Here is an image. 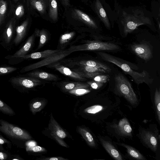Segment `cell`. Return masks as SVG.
Instances as JSON below:
<instances>
[{"label": "cell", "mask_w": 160, "mask_h": 160, "mask_svg": "<svg viewBox=\"0 0 160 160\" xmlns=\"http://www.w3.org/2000/svg\"><path fill=\"white\" fill-rule=\"evenodd\" d=\"M131 48L137 56L145 61H148L152 57L151 48L146 43L135 44L132 45Z\"/></svg>", "instance_id": "obj_15"}, {"label": "cell", "mask_w": 160, "mask_h": 160, "mask_svg": "<svg viewBox=\"0 0 160 160\" xmlns=\"http://www.w3.org/2000/svg\"><path fill=\"white\" fill-rule=\"evenodd\" d=\"M87 84L92 89H98L101 88L103 85L104 83L94 81H92L88 82Z\"/></svg>", "instance_id": "obj_38"}, {"label": "cell", "mask_w": 160, "mask_h": 160, "mask_svg": "<svg viewBox=\"0 0 160 160\" xmlns=\"http://www.w3.org/2000/svg\"><path fill=\"white\" fill-rule=\"evenodd\" d=\"M1 0H0V1H1Z\"/></svg>", "instance_id": "obj_44"}, {"label": "cell", "mask_w": 160, "mask_h": 160, "mask_svg": "<svg viewBox=\"0 0 160 160\" xmlns=\"http://www.w3.org/2000/svg\"><path fill=\"white\" fill-rule=\"evenodd\" d=\"M99 55L103 60L112 63L121 68L126 73L130 75L138 85L145 83L149 84L153 82L148 72L143 70L141 72L134 71L132 66L123 60L103 52H99Z\"/></svg>", "instance_id": "obj_2"}, {"label": "cell", "mask_w": 160, "mask_h": 160, "mask_svg": "<svg viewBox=\"0 0 160 160\" xmlns=\"http://www.w3.org/2000/svg\"><path fill=\"white\" fill-rule=\"evenodd\" d=\"M16 20L12 18L6 25L0 38V44L9 50L12 47L15 32Z\"/></svg>", "instance_id": "obj_9"}, {"label": "cell", "mask_w": 160, "mask_h": 160, "mask_svg": "<svg viewBox=\"0 0 160 160\" xmlns=\"http://www.w3.org/2000/svg\"><path fill=\"white\" fill-rule=\"evenodd\" d=\"M89 86L88 84L77 82H71L67 83L63 86L64 90L68 91L78 88H88Z\"/></svg>", "instance_id": "obj_26"}, {"label": "cell", "mask_w": 160, "mask_h": 160, "mask_svg": "<svg viewBox=\"0 0 160 160\" xmlns=\"http://www.w3.org/2000/svg\"><path fill=\"white\" fill-rule=\"evenodd\" d=\"M44 105V103L43 102L38 101L35 102L30 106L31 111L33 113H35L41 110Z\"/></svg>", "instance_id": "obj_32"}, {"label": "cell", "mask_w": 160, "mask_h": 160, "mask_svg": "<svg viewBox=\"0 0 160 160\" xmlns=\"http://www.w3.org/2000/svg\"><path fill=\"white\" fill-rule=\"evenodd\" d=\"M48 128L51 131V135L61 145L66 147H68L62 140L67 136V134L53 118L51 113Z\"/></svg>", "instance_id": "obj_11"}, {"label": "cell", "mask_w": 160, "mask_h": 160, "mask_svg": "<svg viewBox=\"0 0 160 160\" xmlns=\"http://www.w3.org/2000/svg\"><path fill=\"white\" fill-rule=\"evenodd\" d=\"M72 53L71 52L68 50H60L40 61L23 67L20 71V72L21 73H24L42 66L53 63L62 59Z\"/></svg>", "instance_id": "obj_6"}, {"label": "cell", "mask_w": 160, "mask_h": 160, "mask_svg": "<svg viewBox=\"0 0 160 160\" xmlns=\"http://www.w3.org/2000/svg\"><path fill=\"white\" fill-rule=\"evenodd\" d=\"M48 15L53 21H57L58 19V12L56 0H48Z\"/></svg>", "instance_id": "obj_23"}, {"label": "cell", "mask_w": 160, "mask_h": 160, "mask_svg": "<svg viewBox=\"0 0 160 160\" xmlns=\"http://www.w3.org/2000/svg\"><path fill=\"white\" fill-rule=\"evenodd\" d=\"M35 35V33H34L30 36L24 44L12 56L13 57H20L27 54L32 46Z\"/></svg>", "instance_id": "obj_19"}, {"label": "cell", "mask_w": 160, "mask_h": 160, "mask_svg": "<svg viewBox=\"0 0 160 160\" xmlns=\"http://www.w3.org/2000/svg\"><path fill=\"white\" fill-rule=\"evenodd\" d=\"M10 12L16 20L21 18L24 15L25 9L23 5L20 3L14 5L11 3Z\"/></svg>", "instance_id": "obj_22"}, {"label": "cell", "mask_w": 160, "mask_h": 160, "mask_svg": "<svg viewBox=\"0 0 160 160\" xmlns=\"http://www.w3.org/2000/svg\"><path fill=\"white\" fill-rule=\"evenodd\" d=\"M115 89L130 105L137 106L139 103L137 97L129 81L123 75L119 74L115 77Z\"/></svg>", "instance_id": "obj_3"}, {"label": "cell", "mask_w": 160, "mask_h": 160, "mask_svg": "<svg viewBox=\"0 0 160 160\" xmlns=\"http://www.w3.org/2000/svg\"><path fill=\"white\" fill-rule=\"evenodd\" d=\"M91 7L105 27L107 29L110 30L111 28V22L101 0H94L92 4Z\"/></svg>", "instance_id": "obj_13"}, {"label": "cell", "mask_w": 160, "mask_h": 160, "mask_svg": "<svg viewBox=\"0 0 160 160\" xmlns=\"http://www.w3.org/2000/svg\"><path fill=\"white\" fill-rule=\"evenodd\" d=\"M78 131L90 146L92 148L96 147L97 145L95 139L92 135L87 129L79 127Z\"/></svg>", "instance_id": "obj_24"}, {"label": "cell", "mask_w": 160, "mask_h": 160, "mask_svg": "<svg viewBox=\"0 0 160 160\" xmlns=\"http://www.w3.org/2000/svg\"><path fill=\"white\" fill-rule=\"evenodd\" d=\"M9 141L0 135V144L8 143Z\"/></svg>", "instance_id": "obj_41"}, {"label": "cell", "mask_w": 160, "mask_h": 160, "mask_svg": "<svg viewBox=\"0 0 160 160\" xmlns=\"http://www.w3.org/2000/svg\"><path fill=\"white\" fill-rule=\"evenodd\" d=\"M154 108L159 122L160 121V91L156 88L154 95Z\"/></svg>", "instance_id": "obj_27"}, {"label": "cell", "mask_w": 160, "mask_h": 160, "mask_svg": "<svg viewBox=\"0 0 160 160\" xmlns=\"http://www.w3.org/2000/svg\"><path fill=\"white\" fill-rule=\"evenodd\" d=\"M111 127L115 130L116 134L119 136L125 138L132 137V129L126 118L120 120L118 124L112 125Z\"/></svg>", "instance_id": "obj_14"}, {"label": "cell", "mask_w": 160, "mask_h": 160, "mask_svg": "<svg viewBox=\"0 0 160 160\" xmlns=\"http://www.w3.org/2000/svg\"><path fill=\"white\" fill-rule=\"evenodd\" d=\"M24 75L39 79H42L47 81H55L58 79V78L53 74L39 71L31 72Z\"/></svg>", "instance_id": "obj_20"}, {"label": "cell", "mask_w": 160, "mask_h": 160, "mask_svg": "<svg viewBox=\"0 0 160 160\" xmlns=\"http://www.w3.org/2000/svg\"><path fill=\"white\" fill-rule=\"evenodd\" d=\"M82 72H100L105 73L106 71L104 69L97 67L81 65Z\"/></svg>", "instance_id": "obj_30"}, {"label": "cell", "mask_w": 160, "mask_h": 160, "mask_svg": "<svg viewBox=\"0 0 160 160\" xmlns=\"http://www.w3.org/2000/svg\"><path fill=\"white\" fill-rule=\"evenodd\" d=\"M74 32H71L62 35L60 37L59 42L61 44H64L69 42L75 35Z\"/></svg>", "instance_id": "obj_36"}, {"label": "cell", "mask_w": 160, "mask_h": 160, "mask_svg": "<svg viewBox=\"0 0 160 160\" xmlns=\"http://www.w3.org/2000/svg\"><path fill=\"white\" fill-rule=\"evenodd\" d=\"M90 78L93 81L104 83L109 80V76L108 75H102V73H98L92 76Z\"/></svg>", "instance_id": "obj_33"}, {"label": "cell", "mask_w": 160, "mask_h": 160, "mask_svg": "<svg viewBox=\"0 0 160 160\" xmlns=\"http://www.w3.org/2000/svg\"><path fill=\"white\" fill-rule=\"evenodd\" d=\"M41 160H67V159L64 158L62 157H53L47 158H45L41 159Z\"/></svg>", "instance_id": "obj_39"}, {"label": "cell", "mask_w": 160, "mask_h": 160, "mask_svg": "<svg viewBox=\"0 0 160 160\" xmlns=\"http://www.w3.org/2000/svg\"><path fill=\"white\" fill-rule=\"evenodd\" d=\"M0 130L7 135L16 139L27 140L32 138L30 135L25 130L1 119Z\"/></svg>", "instance_id": "obj_7"}, {"label": "cell", "mask_w": 160, "mask_h": 160, "mask_svg": "<svg viewBox=\"0 0 160 160\" xmlns=\"http://www.w3.org/2000/svg\"><path fill=\"white\" fill-rule=\"evenodd\" d=\"M99 139L102 147L112 158L116 160L123 159L120 152L111 142L102 137H100Z\"/></svg>", "instance_id": "obj_16"}, {"label": "cell", "mask_w": 160, "mask_h": 160, "mask_svg": "<svg viewBox=\"0 0 160 160\" xmlns=\"http://www.w3.org/2000/svg\"><path fill=\"white\" fill-rule=\"evenodd\" d=\"M119 48L118 45L111 42L92 41L82 45L71 46L68 50L72 52L85 50L113 51Z\"/></svg>", "instance_id": "obj_4"}, {"label": "cell", "mask_w": 160, "mask_h": 160, "mask_svg": "<svg viewBox=\"0 0 160 160\" xmlns=\"http://www.w3.org/2000/svg\"><path fill=\"white\" fill-rule=\"evenodd\" d=\"M12 86L20 92L35 87L41 84L39 79L24 75L12 77L8 80Z\"/></svg>", "instance_id": "obj_5"}, {"label": "cell", "mask_w": 160, "mask_h": 160, "mask_svg": "<svg viewBox=\"0 0 160 160\" xmlns=\"http://www.w3.org/2000/svg\"><path fill=\"white\" fill-rule=\"evenodd\" d=\"M115 6V21L125 35L132 32L141 25L155 28L152 13L145 8L136 6L121 8L117 4Z\"/></svg>", "instance_id": "obj_1"}, {"label": "cell", "mask_w": 160, "mask_h": 160, "mask_svg": "<svg viewBox=\"0 0 160 160\" xmlns=\"http://www.w3.org/2000/svg\"><path fill=\"white\" fill-rule=\"evenodd\" d=\"M26 149L27 151H32L34 152H41L46 151L45 148L38 146L33 147L28 146Z\"/></svg>", "instance_id": "obj_37"}, {"label": "cell", "mask_w": 160, "mask_h": 160, "mask_svg": "<svg viewBox=\"0 0 160 160\" xmlns=\"http://www.w3.org/2000/svg\"><path fill=\"white\" fill-rule=\"evenodd\" d=\"M0 111L4 114L9 116H12L15 114L13 110L1 99H0Z\"/></svg>", "instance_id": "obj_31"}, {"label": "cell", "mask_w": 160, "mask_h": 160, "mask_svg": "<svg viewBox=\"0 0 160 160\" xmlns=\"http://www.w3.org/2000/svg\"><path fill=\"white\" fill-rule=\"evenodd\" d=\"M18 69V68L10 66L0 67V75L9 74Z\"/></svg>", "instance_id": "obj_35"}, {"label": "cell", "mask_w": 160, "mask_h": 160, "mask_svg": "<svg viewBox=\"0 0 160 160\" xmlns=\"http://www.w3.org/2000/svg\"><path fill=\"white\" fill-rule=\"evenodd\" d=\"M29 20L28 18H27L20 25L16 27V35L13 41V44H14L15 46L19 45L24 38L28 29Z\"/></svg>", "instance_id": "obj_18"}, {"label": "cell", "mask_w": 160, "mask_h": 160, "mask_svg": "<svg viewBox=\"0 0 160 160\" xmlns=\"http://www.w3.org/2000/svg\"><path fill=\"white\" fill-rule=\"evenodd\" d=\"M90 89L85 88H78L68 91L71 94L77 96H80L86 94L90 92Z\"/></svg>", "instance_id": "obj_34"}, {"label": "cell", "mask_w": 160, "mask_h": 160, "mask_svg": "<svg viewBox=\"0 0 160 160\" xmlns=\"http://www.w3.org/2000/svg\"><path fill=\"white\" fill-rule=\"evenodd\" d=\"M8 158V155L5 153L0 152V160H5Z\"/></svg>", "instance_id": "obj_40"}, {"label": "cell", "mask_w": 160, "mask_h": 160, "mask_svg": "<svg viewBox=\"0 0 160 160\" xmlns=\"http://www.w3.org/2000/svg\"><path fill=\"white\" fill-rule=\"evenodd\" d=\"M35 33L36 35L38 34L40 37V40L38 49H39L42 47L46 42L47 38L46 32L44 30L40 31L36 30Z\"/></svg>", "instance_id": "obj_29"}, {"label": "cell", "mask_w": 160, "mask_h": 160, "mask_svg": "<svg viewBox=\"0 0 160 160\" xmlns=\"http://www.w3.org/2000/svg\"><path fill=\"white\" fill-rule=\"evenodd\" d=\"M52 67L62 74L74 79L81 81H84L86 80V78H85L80 72L72 71L69 68L58 63H54Z\"/></svg>", "instance_id": "obj_17"}, {"label": "cell", "mask_w": 160, "mask_h": 160, "mask_svg": "<svg viewBox=\"0 0 160 160\" xmlns=\"http://www.w3.org/2000/svg\"><path fill=\"white\" fill-rule=\"evenodd\" d=\"M114 143L125 148L128 154L130 157L137 160H146V158L138 150L132 147L122 143L114 142Z\"/></svg>", "instance_id": "obj_21"}, {"label": "cell", "mask_w": 160, "mask_h": 160, "mask_svg": "<svg viewBox=\"0 0 160 160\" xmlns=\"http://www.w3.org/2000/svg\"><path fill=\"white\" fill-rule=\"evenodd\" d=\"M19 0H13V1L15 2H17Z\"/></svg>", "instance_id": "obj_43"}, {"label": "cell", "mask_w": 160, "mask_h": 160, "mask_svg": "<svg viewBox=\"0 0 160 160\" xmlns=\"http://www.w3.org/2000/svg\"><path fill=\"white\" fill-rule=\"evenodd\" d=\"M8 11V4L5 0L0 1V27L4 22Z\"/></svg>", "instance_id": "obj_28"}, {"label": "cell", "mask_w": 160, "mask_h": 160, "mask_svg": "<svg viewBox=\"0 0 160 160\" xmlns=\"http://www.w3.org/2000/svg\"><path fill=\"white\" fill-rule=\"evenodd\" d=\"M72 14L74 18L82 22L90 28L95 30L99 29L100 21L98 20L77 9L72 10Z\"/></svg>", "instance_id": "obj_12"}, {"label": "cell", "mask_w": 160, "mask_h": 160, "mask_svg": "<svg viewBox=\"0 0 160 160\" xmlns=\"http://www.w3.org/2000/svg\"><path fill=\"white\" fill-rule=\"evenodd\" d=\"M29 12L32 15L43 17L47 14L48 0H23Z\"/></svg>", "instance_id": "obj_10"}, {"label": "cell", "mask_w": 160, "mask_h": 160, "mask_svg": "<svg viewBox=\"0 0 160 160\" xmlns=\"http://www.w3.org/2000/svg\"><path fill=\"white\" fill-rule=\"evenodd\" d=\"M62 4L65 7L69 6L70 5L69 0H60Z\"/></svg>", "instance_id": "obj_42"}, {"label": "cell", "mask_w": 160, "mask_h": 160, "mask_svg": "<svg viewBox=\"0 0 160 160\" xmlns=\"http://www.w3.org/2000/svg\"><path fill=\"white\" fill-rule=\"evenodd\" d=\"M79 63L81 65L102 68L107 72H110L111 69L109 67L103 63L93 60H84L81 61Z\"/></svg>", "instance_id": "obj_25"}, {"label": "cell", "mask_w": 160, "mask_h": 160, "mask_svg": "<svg viewBox=\"0 0 160 160\" xmlns=\"http://www.w3.org/2000/svg\"><path fill=\"white\" fill-rule=\"evenodd\" d=\"M158 130L155 131L143 128L139 130V137L143 144L155 152L157 150L159 141Z\"/></svg>", "instance_id": "obj_8"}]
</instances>
